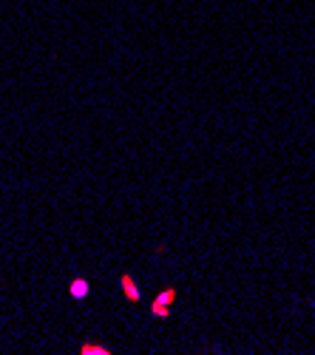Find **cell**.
<instances>
[{
	"mask_svg": "<svg viewBox=\"0 0 315 355\" xmlns=\"http://www.w3.org/2000/svg\"><path fill=\"white\" fill-rule=\"evenodd\" d=\"M89 293H91V284L85 282L82 276H77V279L69 284V295H71V299H77V302H82V299H85V295H89Z\"/></svg>",
	"mask_w": 315,
	"mask_h": 355,
	"instance_id": "2",
	"label": "cell"
},
{
	"mask_svg": "<svg viewBox=\"0 0 315 355\" xmlns=\"http://www.w3.org/2000/svg\"><path fill=\"white\" fill-rule=\"evenodd\" d=\"M177 299V287H168L162 295H156L154 299V304H151V313L156 315V318H168L170 315V302Z\"/></svg>",
	"mask_w": 315,
	"mask_h": 355,
	"instance_id": "1",
	"label": "cell"
},
{
	"mask_svg": "<svg viewBox=\"0 0 315 355\" xmlns=\"http://www.w3.org/2000/svg\"><path fill=\"white\" fill-rule=\"evenodd\" d=\"M80 352H82V355H111V349L102 347V344H82Z\"/></svg>",
	"mask_w": 315,
	"mask_h": 355,
	"instance_id": "4",
	"label": "cell"
},
{
	"mask_svg": "<svg viewBox=\"0 0 315 355\" xmlns=\"http://www.w3.org/2000/svg\"><path fill=\"white\" fill-rule=\"evenodd\" d=\"M120 284H123V293H125V299H128V302H139V295H142V293H139V287L134 284V279H131L128 273L123 276Z\"/></svg>",
	"mask_w": 315,
	"mask_h": 355,
	"instance_id": "3",
	"label": "cell"
}]
</instances>
